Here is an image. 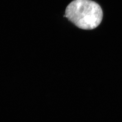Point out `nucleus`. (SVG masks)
Instances as JSON below:
<instances>
[{
  "mask_svg": "<svg viewBox=\"0 0 122 122\" xmlns=\"http://www.w3.org/2000/svg\"><path fill=\"white\" fill-rule=\"evenodd\" d=\"M103 11L100 6L91 0H74L66 8V17L79 28L93 30L102 21Z\"/></svg>",
  "mask_w": 122,
  "mask_h": 122,
  "instance_id": "nucleus-1",
  "label": "nucleus"
}]
</instances>
